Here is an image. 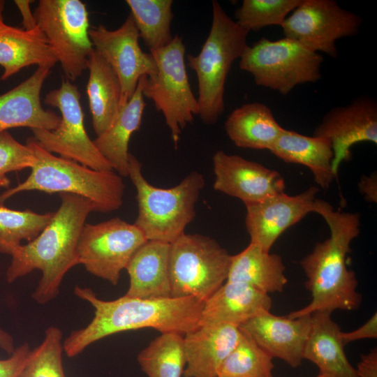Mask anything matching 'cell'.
Returning <instances> with one entry per match:
<instances>
[{"label":"cell","instance_id":"obj_26","mask_svg":"<svg viewBox=\"0 0 377 377\" xmlns=\"http://www.w3.org/2000/svg\"><path fill=\"white\" fill-rule=\"evenodd\" d=\"M87 69V94L93 128L98 136L112 125L124 107L121 86L112 67L94 49Z\"/></svg>","mask_w":377,"mask_h":377},{"label":"cell","instance_id":"obj_37","mask_svg":"<svg viewBox=\"0 0 377 377\" xmlns=\"http://www.w3.org/2000/svg\"><path fill=\"white\" fill-rule=\"evenodd\" d=\"M31 350L28 343H23L15 348L8 358L0 360V377H17L27 362Z\"/></svg>","mask_w":377,"mask_h":377},{"label":"cell","instance_id":"obj_23","mask_svg":"<svg viewBox=\"0 0 377 377\" xmlns=\"http://www.w3.org/2000/svg\"><path fill=\"white\" fill-rule=\"evenodd\" d=\"M170 244L147 240L134 253L126 269L130 279L127 296L171 297L169 275Z\"/></svg>","mask_w":377,"mask_h":377},{"label":"cell","instance_id":"obj_13","mask_svg":"<svg viewBox=\"0 0 377 377\" xmlns=\"http://www.w3.org/2000/svg\"><path fill=\"white\" fill-rule=\"evenodd\" d=\"M362 18L333 0H302L281 26L285 37L337 58V40L357 34Z\"/></svg>","mask_w":377,"mask_h":377},{"label":"cell","instance_id":"obj_32","mask_svg":"<svg viewBox=\"0 0 377 377\" xmlns=\"http://www.w3.org/2000/svg\"><path fill=\"white\" fill-rule=\"evenodd\" d=\"M54 212L38 214L15 210L0 204V253L11 256L23 240L36 238L51 221Z\"/></svg>","mask_w":377,"mask_h":377},{"label":"cell","instance_id":"obj_20","mask_svg":"<svg viewBox=\"0 0 377 377\" xmlns=\"http://www.w3.org/2000/svg\"><path fill=\"white\" fill-rule=\"evenodd\" d=\"M272 298L242 283L226 281L203 302L199 326L239 327L255 315L269 311Z\"/></svg>","mask_w":377,"mask_h":377},{"label":"cell","instance_id":"obj_44","mask_svg":"<svg viewBox=\"0 0 377 377\" xmlns=\"http://www.w3.org/2000/svg\"><path fill=\"white\" fill-rule=\"evenodd\" d=\"M4 6H5V1L0 0V25L4 23L3 16Z\"/></svg>","mask_w":377,"mask_h":377},{"label":"cell","instance_id":"obj_31","mask_svg":"<svg viewBox=\"0 0 377 377\" xmlns=\"http://www.w3.org/2000/svg\"><path fill=\"white\" fill-rule=\"evenodd\" d=\"M138 362L148 377H182L186 366L184 335L161 333L140 351Z\"/></svg>","mask_w":377,"mask_h":377},{"label":"cell","instance_id":"obj_17","mask_svg":"<svg viewBox=\"0 0 377 377\" xmlns=\"http://www.w3.org/2000/svg\"><path fill=\"white\" fill-rule=\"evenodd\" d=\"M318 191L317 187L311 186L295 195L283 192L246 206L245 226L250 242L269 251L286 230L316 212Z\"/></svg>","mask_w":377,"mask_h":377},{"label":"cell","instance_id":"obj_24","mask_svg":"<svg viewBox=\"0 0 377 377\" xmlns=\"http://www.w3.org/2000/svg\"><path fill=\"white\" fill-rule=\"evenodd\" d=\"M57 59L39 29L27 31L5 23L0 25V80L4 81L22 68L37 65L52 68Z\"/></svg>","mask_w":377,"mask_h":377},{"label":"cell","instance_id":"obj_42","mask_svg":"<svg viewBox=\"0 0 377 377\" xmlns=\"http://www.w3.org/2000/svg\"><path fill=\"white\" fill-rule=\"evenodd\" d=\"M0 348L11 354L15 350L14 340L10 334L0 327Z\"/></svg>","mask_w":377,"mask_h":377},{"label":"cell","instance_id":"obj_41","mask_svg":"<svg viewBox=\"0 0 377 377\" xmlns=\"http://www.w3.org/2000/svg\"><path fill=\"white\" fill-rule=\"evenodd\" d=\"M14 2L22 15L24 29L31 31L38 28L34 12L31 10V4L34 1L15 0Z\"/></svg>","mask_w":377,"mask_h":377},{"label":"cell","instance_id":"obj_33","mask_svg":"<svg viewBox=\"0 0 377 377\" xmlns=\"http://www.w3.org/2000/svg\"><path fill=\"white\" fill-rule=\"evenodd\" d=\"M272 360L241 330L239 341L222 362L216 377H274Z\"/></svg>","mask_w":377,"mask_h":377},{"label":"cell","instance_id":"obj_3","mask_svg":"<svg viewBox=\"0 0 377 377\" xmlns=\"http://www.w3.org/2000/svg\"><path fill=\"white\" fill-rule=\"evenodd\" d=\"M61 205L51 221L33 240L11 255L6 279L12 283L35 269L41 272L32 298L45 304L59 293L65 274L77 265V246L87 218L96 212L94 203L78 195L59 193Z\"/></svg>","mask_w":377,"mask_h":377},{"label":"cell","instance_id":"obj_39","mask_svg":"<svg viewBox=\"0 0 377 377\" xmlns=\"http://www.w3.org/2000/svg\"><path fill=\"white\" fill-rule=\"evenodd\" d=\"M359 377H377V348L370 350L360 356V360L355 369Z\"/></svg>","mask_w":377,"mask_h":377},{"label":"cell","instance_id":"obj_9","mask_svg":"<svg viewBox=\"0 0 377 377\" xmlns=\"http://www.w3.org/2000/svg\"><path fill=\"white\" fill-rule=\"evenodd\" d=\"M323 61L321 54L288 38H262L247 47L239 66L252 75L258 86L286 95L299 84L318 81Z\"/></svg>","mask_w":377,"mask_h":377},{"label":"cell","instance_id":"obj_43","mask_svg":"<svg viewBox=\"0 0 377 377\" xmlns=\"http://www.w3.org/2000/svg\"><path fill=\"white\" fill-rule=\"evenodd\" d=\"M10 184V179L6 175L0 173V188H9Z\"/></svg>","mask_w":377,"mask_h":377},{"label":"cell","instance_id":"obj_27","mask_svg":"<svg viewBox=\"0 0 377 377\" xmlns=\"http://www.w3.org/2000/svg\"><path fill=\"white\" fill-rule=\"evenodd\" d=\"M281 257L250 242L232 256L226 281L242 283L264 293H281L288 283Z\"/></svg>","mask_w":377,"mask_h":377},{"label":"cell","instance_id":"obj_11","mask_svg":"<svg viewBox=\"0 0 377 377\" xmlns=\"http://www.w3.org/2000/svg\"><path fill=\"white\" fill-rule=\"evenodd\" d=\"M77 87L68 80L45 95L44 103L57 108L61 120L54 130L31 129L34 138L45 150L95 170H114L89 137Z\"/></svg>","mask_w":377,"mask_h":377},{"label":"cell","instance_id":"obj_25","mask_svg":"<svg viewBox=\"0 0 377 377\" xmlns=\"http://www.w3.org/2000/svg\"><path fill=\"white\" fill-rule=\"evenodd\" d=\"M286 163L309 168L316 183L327 188L337 175L332 170L334 152L330 140L320 136H306L284 128L269 150Z\"/></svg>","mask_w":377,"mask_h":377},{"label":"cell","instance_id":"obj_16","mask_svg":"<svg viewBox=\"0 0 377 377\" xmlns=\"http://www.w3.org/2000/svg\"><path fill=\"white\" fill-rule=\"evenodd\" d=\"M214 189L241 200L245 206L284 192L283 177L276 170L223 150L213 156Z\"/></svg>","mask_w":377,"mask_h":377},{"label":"cell","instance_id":"obj_45","mask_svg":"<svg viewBox=\"0 0 377 377\" xmlns=\"http://www.w3.org/2000/svg\"><path fill=\"white\" fill-rule=\"evenodd\" d=\"M316 377H332V376L327 374H318V375Z\"/></svg>","mask_w":377,"mask_h":377},{"label":"cell","instance_id":"obj_4","mask_svg":"<svg viewBox=\"0 0 377 377\" xmlns=\"http://www.w3.org/2000/svg\"><path fill=\"white\" fill-rule=\"evenodd\" d=\"M35 163L22 182L0 194V204L23 191L71 193L91 201L96 212H112L123 204L125 184L114 170H95L76 161L57 156L41 147L31 137L27 140Z\"/></svg>","mask_w":377,"mask_h":377},{"label":"cell","instance_id":"obj_30","mask_svg":"<svg viewBox=\"0 0 377 377\" xmlns=\"http://www.w3.org/2000/svg\"><path fill=\"white\" fill-rule=\"evenodd\" d=\"M135 26L149 51L168 45L172 40V0H126Z\"/></svg>","mask_w":377,"mask_h":377},{"label":"cell","instance_id":"obj_18","mask_svg":"<svg viewBox=\"0 0 377 377\" xmlns=\"http://www.w3.org/2000/svg\"><path fill=\"white\" fill-rule=\"evenodd\" d=\"M311 324V315L290 318L265 311L245 321L239 328L272 358L281 359L290 367L297 368L304 360Z\"/></svg>","mask_w":377,"mask_h":377},{"label":"cell","instance_id":"obj_6","mask_svg":"<svg viewBox=\"0 0 377 377\" xmlns=\"http://www.w3.org/2000/svg\"><path fill=\"white\" fill-rule=\"evenodd\" d=\"M211 28L200 52L188 54L187 64L196 74L199 113L206 124H214L225 110V84L234 61L249 46V32L239 26L216 1H212Z\"/></svg>","mask_w":377,"mask_h":377},{"label":"cell","instance_id":"obj_12","mask_svg":"<svg viewBox=\"0 0 377 377\" xmlns=\"http://www.w3.org/2000/svg\"><path fill=\"white\" fill-rule=\"evenodd\" d=\"M147 241L134 223L119 218L86 223L77 242V263L90 274L117 285L121 272Z\"/></svg>","mask_w":377,"mask_h":377},{"label":"cell","instance_id":"obj_40","mask_svg":"<svg viewBox=\"0 0 377 377\" xmlns=\"http://www.w3.org/2000/svg\"><path fill=\"white\" fill-rule=\"evenodd\" d=\"M359 190L365 196L367 201L377 202V175L376 172L369 176L364 175L358 183Z\"/></svg>","mask_w":377,"mask_h":377},{"label":"cell","instance_id":"obj_5","mask_svg":"<svg viewBox=\"0 0 377 377\" xmlns=\"http://www.w3.org/2000/svg\"><path fill=\"white\" fill-rule=\"evenodd\" d=\"M128 177L136 189L138 211L134 224L145 238L171 244L184 234L195 216L205 185L203 175L193 171L174 187H156L143 176L140 161L129 154Z\"/></svg>","mask_w":377,"mask_h":377},{"label":"cell","instance_id":"obj_21","mask_svg":"<svg viewBox=\"0 0 377 377\" xmlns=\"http://www.w3.org/2000/svg\"><path fill=\"white\" fill-rule=\"evenodd\" d=\"M241 337L238 327L199 326L184 335V377H216L223 360Z\"/></svg>","mask_w":377,"mask_h":377},{"label":"cell","instance_id":"obj_38","mask_svg":"<svg viewBox=\"0 0 377 377\" xmlns=\"http://www.w3.org/2000/svg\"><path fill=\"white\" fill-rule=\"evenodd\" d=\"M377 338V313L375 312L370 318L356 330L348 332H341V339L344 346L364 339Z\"/></svg>","mask_w":377,"mask_h":377},{"label":"cell","instance_id":"obj_15","mask_svg":"<svg viewBox=\"0 0 377 377\" xmlns=\"http://www.w3.org/2000/svg\"><path fill=\"white\" fill-rule=\"evenodd\" d=\"M329 139L334 152L332 170L351 158V147L359 142L377 144V103L369 96L355 98L344 106L330 110L313 132Z\"/></svg>","mask_w":377,"mask_h":377},{"label":"cell","instance_id":"obj_7","mask_svg":"<svg viewBox=\"0 0 377 377\" xmlns=\"http://www.w3.org/2000/svg\"><path fill=\"white\" fill-rule=\"evenodd\" d=\"M156 73L144 75L138 81L144 97L151 100L168 126L177 147L182 129L198 115L199 105L189 83L185 63L186 47L176 34L164 47L149 51Z\"/></svg>","mask_w":377,"mask_h":377},{"label":"cell","instance_id":"obj_22","mask_svg":"<svg viewBox=\"0 0 377 377\" xmlns=\"http://www.w3.org/2000/svg\"><path fill=\"white\" fill-rule=\"evenodd\" d=\"M327 311L311 314V324L303 358L314 363L319 374L332 377H359L345 355L339 325Z\"/></svg>","mask_w":377,"mask_h":377},{"label":"cell","instance_id":"obj_8","mask_svg":"<svg viewBox=\"0 0 377 377\" xmlns=\"http://www.w3.org/2000/svg\"><path fill=\"white\" fill-rule=\"evenodd\" d=\"M231 258L213 238L184 232L170 246L171 297L204 302L226 281Z\"/></svg>","mask_w":377,"mask_h":377},{"label":"cell","instance_id":"obj_2","mask_svg":"<svg viewBox=\"0 0 377 377\" xmlns=\"http://www.w3.org/2000/svg\"><path fill=\"white\" fill-rule=\"evenodd\" d=\"M315 213L325 219L330 236L316 243L313 251L300 262L311 300L304 307L290 312L287 316L290 318L320 311H354L362 302L357 290L356 275L346 265L350 244L360 232L359 214L334 211L330 204L320 199H317Z\"/></svg>","mask_w":377,"mask_h":377},{"label":"cell","instance_id":"obj_36","mask_svg":"<svg viewBox=\"0 0 377 377\" xmlns=\"http://www.w3.org/2000/svg\"><path fill=\"white\" fill-rule=\"evenodd\" d=\"M34 155L30 147L16 140L8 131L0 132V173L31 168L35 163Z\"/></svg>","mask_w":377,"mask_h":377},{"label":"cell","instance_id":"obj_29","mask_svg":"<svg viewBox=\"0 0 377 377\" xmlns=\"http://www.w3.org/2000/svg\"><path fill=\"white\" fill-rule=\"evenodd\" d=\"M144 98L138 83L112 125L93 140L100 153L121 177L128 175V144L133 133L141 126L145 108Z\"/></svg>","mask_w":377,"mask_h":377},{"label":"cell","instance_id":"obj_34","mask_svg":"<svg viewBox=\"0 0 377 377\" xmlns=\"http://www.w3.org/2000/svg\"><path fill=\"white\" fill-rule=\"evenodd\" d=\"M62 332L57 327L45 332L42 343L31 350L17 377H66L62 364Z\"/></svg>","mask_w":377,"mask_h":377},{"label":"cell","instance_id":"obj_14","mask_svg":"<svg viewBox=\"0 0 377 377\" xmlns=\"http://www.w3.org/2000/svg\"><path fill=\"white\" fill-rule=\"evenodd\" d=\"M89 34L94 50L110 64L119 80L124 106L134 94L139 80L156 73L155 60L150 52L141 49L140 34L131 15L116 29L110 30L100 24L89 29Z\"/></svg>","mask_w":377,"mask_h":377},{"label":"cell","instance_id":"obj_19","mask_svg":"<svg viewBox=\"0 0 377 377\" xmlns=\"http://www.w3.org/2000/svg\"><path fill=\"white\" fill-rule=\"evenodd\" d=\"M48 66H38L27 79L0 95V132L9 128L54 130L61 117L43 108L40 92L50 73Z\"/></svg>","mask_w":377,"mask_h":377},{"label":"cell","instance_id":"obj_35","mask_svg":"<svg viewBox=\"0 0 377 377\" xmlns=\"http://www.w3.org/2000/svg\"><path fill=\"white\" fill-rule=\"evenodd\" d=\"M302 0H244L235 11V20L247 31L272 25L281 26L286 18Z\"/></svg>","mask_w":377,"mask_h":377},{"label":"cell","instance_id":"obj_10","mask_svg":"<svg viewBox=\"0 0 377 377\" xmlns=\"http://www.w3.org/2000/svg\"><path fill=\"white\" fill-rule=\"evenodd\" d=\"M34 15L66 77L75 80L87 69L94 49L86 5L80 0H40Z\"/></svg>","mask_w":377,"mask_h":377},{"label":"cell","instance_id":"obj_1","mask_svg":"<svg viewBox=\"0 0 377 377\" xmlns=\"http://www.w3.org/2000/svg\"><path fill=\"white\" fill-rule=\"evenodd\" d=\"M74 292L94 307V316L86 327L73 331L64 341L63 349L68 357L103 338L124 331L152 328L161 333L184 335L199 327L203 306L193 297L140 298L124 295L103 300L88 288L76 286Z\"/></svg>","mask_w":377,"mask_h":377},{"label":"cell","instance_id":"obj_28","mask_svg":"<svg viewBox=\"0 0 377 377\" xmlns=\"http://www.w3.org/2000/svg\"><path fill=\"white\" fill-rule=\"evenodd\" d=\"M225 130L238 147L269 151L284 128L268 106L254 102L232 111L225 121Z\"/></svg>","mask_w":377,"mask_h":377}]
</instances>
